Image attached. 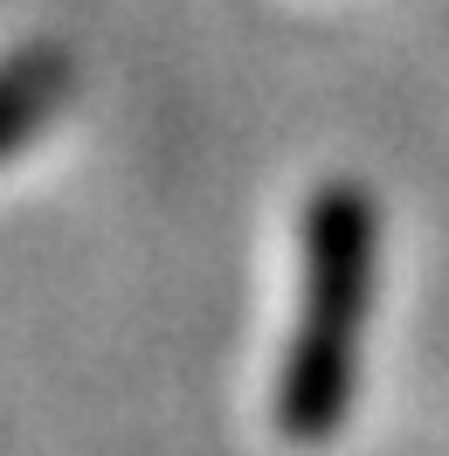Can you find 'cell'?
Returning a JSON list of instances; mask_svg holds the SVG:
<instances>
[{"label":"cell","instance_id":"obj_1","mask_svg":"<svg viewBox=\"0 0 449 456\" xmlns=\"http://www.w3.org/2000/svg\"><path fill=\"white\" fill-rule=\"evenodd\" d=\"M373 200L360 187H318L305 208V305L277 373V422L290 443H325L353 415L360 332L373 305Z\"/></svg>","mask_w":449,"mask_h":456},{"label":"cell","instance_id":"obj_2","mask_svg":"<svg viewBox=\"0 0 449 456\" xmlns=\"http://www.w3.org/2000/svg\"><path fill=\"white\" fill-rule=\"evenodd\" d=\"M62 90H69V69L62 56H21V62H0V159L14 145L35 139V125L49 118Z\"/></svg>","mask_w":449,"mask_h":456}]
</instances>
